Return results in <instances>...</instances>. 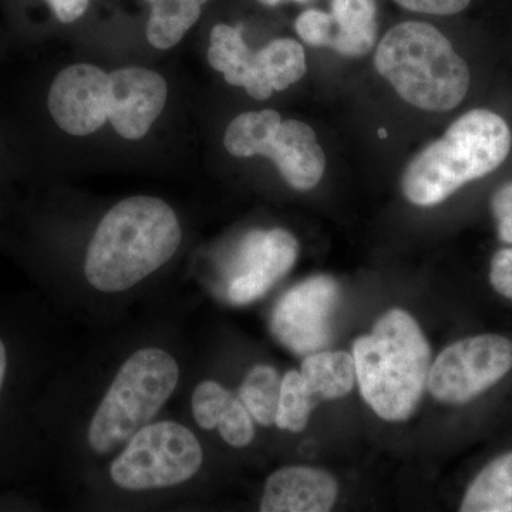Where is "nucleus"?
Returning <instances> with one entry per match:
<instances>
[{
  "instance_id": "f257e3e1",
  "label": "nucleus",
  "mask_w": 512,
  "mask_h": 512,
  "mask_svg": "<svg viewBox=\"0 0 512 512\" xmlns=\"http://www.w3.org/2000/svg\"><path fill=\"white\" fill-rule=\"evenodd\" d=\"M181 239L180 221L167 202L147 195L126 198L100 221L84 274L97 291H127L167 264Z\"/></svg>"
},
{
  "instance_id": "f03ea898",
  "label": "nucleus",
  "mask_w": 512,
  "mask_h": 512,
  "mask_svg": "<svg viewBox=\"0 0 512 512\" xmlns=\"http://www.w3.org/2000/svg\"><path fill=\"white\" fill-rule=\"evenodd\" d=\"M431 350L419 323L393 309L353 343L360 394L387 421L410 419L429 382Z\"/></svg>"
},
{
  "instance_id": "7ed1b4c3",
  "label": "nucleus",
  "mask_w": 512,
  "mask_h": 512,
  "mask_svg": "<svg viewBox=\"0 0 512 512\" xmlns=\"http://www.w3.org/2000/svg\"><path fill=\"white\" fill-rule=\"evenodd\" d=\"M511 144V130L503 117L485 109L468 111L407 165L404 197L419 207L440 204L464 185L497 170Z\"/></svg>"
},
{
  "instance_id": "20e7f679",
  "label": "nucleus",
  "mask_w": 512,
  "mask_h": 512,
  "mask_svg": "<svg viewBox=\"0 0 512 512\" xmlns=\"http://www.w3.org/2000/svg\"><path fill=\"white\" fill-rule=\"evenodd\" d=\"M375 67L406 103L421 110L456 109L470 87L467 63L429 23L404 22L390 29L377 46Z\"/></svg>"
},
{
  "instance_id": "39448f33",
  "label": "nucleus",
  "mask_w": 512,
  "mask_h": 512,
  "mask_svg": "<svg viewBox=\"0 0 512 512\" xmlns=\"http://www.w3.org/2000/svg\"><path fill=\"white\" fill-rule=\"evenodd\" d=\"M178 380L177 360L163 349H141L128 357L90 421L87 440L94 453H111L153 423Z\"/></svg>"
},
{
  "instance_id": "423d86ee",
  "label": "nucleus",
  "mask_w": 512,
  "mask_h": 512,
  "mask_svg": "<svg viewBox=\"0 0 512 512\" xmlns=\"http://www.w3.org/2000/svg\"><path fill=\"white\" fill-rule=\"evenodd\" d=\"M224 146L234 157H268L298 191L312 190L325 174V153L313 128L298 120L284 121L275 110L239 114L225 131Z\"/></svg>"
},
{
  "instance_id": "0eeeda50",
  "label": "nucleus",
  "mask_w": 512,
  "mask_h": 512,
  "mask_svg": "<svg viewBox=\"0 0 512 512\" xmlns=\"http://www.w3.org/2000/svg\"><path fill=\"white\" fill-rule=\"evenodd\" d=\"M204 461L200 441L175 421L150 423L137 431L113 461L110 477L127 491L160 490L187 483Z\"/></svg>"
},
{
  "instance_id": "6e6552de",
  "label": "nucleus",
  "mask_w": 512,
  "mask_h": 512,
  "mask_svg": "<svg viewBox=\"0 0 512 512\" xmlns=\"http://www.w3.org/2000/svg\"><path fill=\"white\" fill-rule=\"evenodd\" d=\"M210 40L208 62L212 69L224 74L231 86L244 87L252 99H269L305 76V50L296 40H272L252 52L241 30L228 25L214 26Z\"/></svg>"
},
{
  "instance_id": "1a4fd4ad",
  "label": "nucleus",
  "mask_w": 512,
  "mask_h": 512,
  "mask_svg": "<svg viewBox=\"0 0 512 512\" xmlns=\"http://www.w3.org/2000/svg\"><path fill=\"white\" fill-rule=\"evenodd\" d=\"M512 370V342L500 335L458 340L437 356L429 389L440 402L464 404L481 396Z\"/></svg>"
},
{
  "instance_id": "9d476101",
  "label": "nucleus",
  "mask_w": 512,
  "mask_h": 512,
  "mask_svg": "<svg viewBox=\"0 0 512 512\" xmlns=\"http://www.w3.org/2000/svg\"><path fill=\"white\" fill-rule=\"evenodd\" d=\"M339 286L330 276H313L282 296L272 313V333L296 355H311L328 345L330 318Z\"/></svg>"
},
{
  "instance_id": "9b49d317",
  "label": "nucleus",
  "mask_w": 512,
  "mask_h": 512,
  "mask_svg": "<svg viewBox=\"0 0 512 512\" xmlns=\"http://www.w3.org/2000/svg\"><path fill=\"white\" fill-rule=\"evenodd\" d=\"M46 107L69 136L96 133L109 121L110 74L87 63L60 70L47 90Z\"/></svg>"
},
{
  "instance_id": "f8f14e48",
  "label": "nucleus",
  "mask_w": 512,
  "mask_h": 512,
  "mask_svg": "<svg viewBox=\"0 0 512 512\" xmlns=\"http://www.w3.org/2000/svg\"><path fill=\"white\" fill-rule=\"evenodd\" d=\"M298 249V241L285 229L251 232L242 244L238 275L229 284V301L247 305L266 295L291 271Z\"/></svg>"
},
{
  "instance_id": "ddd939ff",
  "label": "nucleus",
  "mask_w": 512,
  "mask_h": 512,
  "mask_svg": "<svg viewBox=\"0 0 512 512\" xmlns=\"http://www.w3.org/2000/svg\"><path fill=\"white\" fill-rule=\"evenodd\" d=\"M168 99L164 77L144 67H124L110 73L109 120L126 140H140L150 131Z\"/></svg>"
},
{
  "instance_id": "4468645a",
  "label": "nucleus",
  "mask_w": 512,
  "mask_h": 512,
  "mask_svg": "<svg viewBox=\"0 0 512 512\" xmlns=\"http://www.w3.org/2000/svg\"><path fill=\"white\" fill-rule=\"evenodd\" d=\"M338 483L326 471L285 467L266 480L262 512H326L338 497Z\"/></svg>"
},
{
  "instance_id": "2eb2a0df",
  "label": "nucleus",
  "mask_w": 512,
  "mask_h": 512,
  "mask_svg": "<svg viewBox=\"0 0 512 512\" xmlns=\"http://www.w3.org/2000/svg\"><path fill=\"white\" fill-rule=\"evenodd\" d=\"M376 0H333L328 49L349 57L365 56L377 36Z\"/></svg>"
},
{
  "instance_id": "dca6fc26",
  "label": "nucleus",
  "mask_w": 512,
  "mask_h": 512,
  "mask_svg": "<svg viewBox=\"0 0 512 512\" xmlns=\"http://www.w3.org/2000/svg\"><path fill=\"white\" fill-rule=\"evenodd\" d=\"M301 376L318 402L342 399L355 386V360L346 352L311 353L303 360Z\"/></svg>"
},
{
  "instance_id": "f3484780",
  "label": "nucleus",
  "mask_w": 512,
  "mask_h": 512,
  "mask_svg": "<svg viewBox=\"0 0 512 512\" xmlns=\"http://www.w3.org/2000/svg\"><path fill=\"white\" fill-rule=\"evenodd\" d=\"M460 511L512 512V451L478 473L467 488Z\"/></svg>"
},
{
  "instance_id": "a211bd4d",
  "label": "nucleus",
  "mask_w": 512,
  "mask_h": 512,
  "mask_svg": "<svg viewBox=\"0 0 512 512\" xmlns=\"http://www.w3.org/2000/svg\"><path fill=\"white\" fill-rule=\"evenodd\" d=\"M208 0H148L151 15L146 35L151 46L167 50L183 40L188 30L198 22L202 6Z\"/></svg>"
},
{
  "instance_id": "6ab92c4d",
  "label": "nucleus",
  "mask_w": 512,
  "mask_h": 512,
  "mask_svg": "<svg viewBox=\"0 0 512 512\" xmlns=\"http://www.w3.org/2000/svg\"><path fill=\"white\" fill-rule=\"evenodd\" d=\"M282 379L272 366L259 365L249 370L239 387V399L245 404L252 419L262 426L275 424L281 396Z\"/></svg>"
},
{
  "instance_id": "aec40b11",
  "label": "nucleus",
  "mask_w": 512,
  "mask_h": 512,
  "mask_svg": "<svg viewBox=\"0 0 512 512\" xmlns=\"http://www.w3.org/2000/svg\"><path fill=\"white\" fill-rule=\"evenodd\" d=\"M318 400L312 396L303 382L301 372L291 370L282 379L281 396H279L276 427L299 433L305 429Z\"/></svg>"
},
{
  "instance_id": "412c9836",
  "label": "nucleus",
  "mask_w": 512,
  "mask_h": 512,
  "mask_svg": "<svg viewBox=\"0 0 512 512\" xmlns=\"http://www.w3.org/2000/svg\"><path fill=\"white\" fill-rule=\"evenodd\" d=\"M234 397V394L214 380H205L198 384L191 399L192 414L198 426L204 430L217 429Z\"/></svg>"
},
{
  "instance_id": "4be33fe9",
  "label": "nucleus",
  "mask_w": 512,
  "mask_h": 512,
  "mask_svg": "<svg viewBox=\"0 0 512 512\" xmlns=\"http://www.w3.org/2000/svg\"><path fill=\"white\" fill-rule=\"evenodd\" d=\"M222 439L232 447H247L255 436L254 421L245 404L239 397H234L229 403L227 412L218 423Z\"/></svg>"
},
{
  "instance_id": "5701e85b",
  "label": "nucleus",
  "mask_w": 512,
  "mask_h": 512,
  "mask_svg": "<svg viewBox=\"0 0 512 512\" xmlns=\"http://www.w3.org/2000/svg\"><path fill=\"white\" fill-rule=\"evenodd\" d=\"M330 13L309 9L303 12L295 22L296 33L313 47L328 45Z\"/></svg>"
},
{
  "instance_id": "b1692460",
  "label": "nucleus",
  "mask_w": 512,
  "mask_h": 512,
  "mask_svg": "<svg viewBox=\"0 0 512 512\" xmlns=\"http://www.w3.org/2000/svg\"><path fill=\"white\" fill-rule=\"evenodd\" d=\"M490 281L495 291L512 301V248H505L493 256Z\"/></svg>"
},
{
  "instance_id": "393cba45",
  "label": "nucleus",
  "mask_w": 512,
  "mask_h": 512,
  "mask_svg": "<svg viewBox=\"0 0 512 512\" xmlns=\"http://www.w3.org/2000/svg\"><path fill=\"white\" fill-rule=\"evenodd\" d=\"M397 5L426 15L450 16L463 12L471 0H394Z\"/></svg>"
},
{
  "instance_id": "a878e982",
  "label": "nucleus",
  "mask_w": 512,
  "mask_h": 512,
  "mask_svg": "<svg viewBox=\"0 0 512 512\" xmlns=\"http://www.w3.org/2000/svg\"><path fill=\"white\" fill-rule=\"evenodd\" d=\"M45 2L59 22L69 25L82 18L89 8L90 0H45Z\"/></svg>"
},
{
  "instance_id": "bb28decb",
  "label": "nucleus",
  "mask_w": 512,
  "mask_h": 512,
  "mask_svg": "<svg viewBox=\"0 0 512 512\" xmlns=\"http://www.w3.org/2000/svg\"><path fill=\"white\" fill-rule=\"evenodd\" d=\"M491 207H493L495 218L501 217L507 212H512V181L495 192Z\"/></svg>"
},
{
  "instance_id": "cd10ccee",
  "label": "nucleus",
  "mask_w": 512,
  "mask_h": 512,
  "mask_svg": "<svg viewBox=\"0 0 512 512\" xmlns=\"http://www.w3.org/2000/svg\"><path fill=\"white\" fill-rule=\"evenodd\" d=\"M6 370H8V352H6L5 343L0 339V390L5 383Z\"/></svg>"
},
{
  "instance_id": "c85d7f7f",
  "label": "nucleus",
  "mask_w": 512,
  "mask_h": 512,
  "mask_svg": "<svg viewBox=\"0 0 512 512\" xmlns=\"http://www.w3.org/2000/svg\"><path fill=\"white\" fill-rule=\"evenodd\" d=\"M259 2L264 3L266 6H276L282 2V0H259ZM295 2H308V0H295Z\"/></svg>"
},
{
  "instance_id": "c756f323",
  "label": "nucleus",
  "mask_w": 512,
  "mask_h": 512,
  "mask_svg": "<svg viewBox=\"0 0 512 512\" xmlns=\"http://www.w3.org/2000/svg\"><path fill=\"white\" fill-rule=\"evenodd\" d=\"M379 134H380V136H382V137H386V133H384V131H383V130H380V131H379Z\"/></svg>"
}]
</instances>
